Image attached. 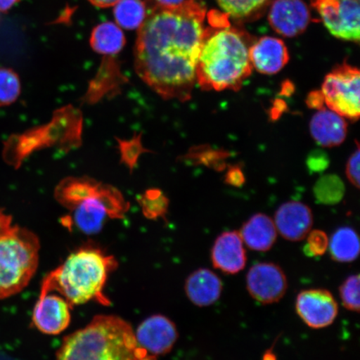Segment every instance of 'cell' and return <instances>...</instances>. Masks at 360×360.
I'll return each instance as SVG.
<instances>
[{"instance_id":"cb8c5ba5","label":"cell","mask_w":360,"mask_h":360,"mask_svg":"<svg viewBox=\"0 0 360 360\" xmlns=\"http://www.w3.org/2000/svg\"><path fill=\"white\" fill-rule=\"evenodd\" d=\"M19 76L11 69L0 67V106L11 105L20 96Z\"/></svg>"},{"instance_id":"f1b7e54d","label":"cell","mask_w":360,"mask_h":360,"mask_svg":"<svg viewBox=\"0 0 360 360\" xmlns=\"http://www.w3.org/2000/svg\"><path fill=\"white\" fill-rule=\"evenodd\" d=\"M330 160L326 152L314 150L309 154L307 159V166L311 173H321L328 168Z\"/></svg>"},{"instance_id":"7a4b0ae2","label":"cell","mask_w":360,"mask_h":360,"mask_svg":"<svg viewBox=\"0 0 360 360\" xmlns=\"http://www.w3.org/2000/svg\"><path fill=\"white\" fill-rule=\"evenodd\" d=\"M250 44L245 36L225 27L207 30L196 67V81L205 91L240 89L252 73Z\"/></svg>"},{"instance_id":"d6a6232c","label":"cell","mask_w":360,"mask_h":360,"mask_svg":"<svg viewBox=\"0 0 360 360\" xmlns=\"http://www.w3.org/2000/svg\"><path fill=\"white\" fill-rule=\"evenodd\" d=\"M12 225V217L11 215H8L3 212V210L0 209V231H4Z\"/></svg>"},{"instance_id":"7c38bea8","label":"cell","mask_w":360,"mask_h":360,"mask_svg":"<svg viewBox=\"0 0 360 360\" xmlns=\"http://www.w3.org/2000/svg\"><path fill=\"white\" fill-rule=\"evenodd\" d=\"M72 306L61 295L40 294L33 312V323L44 334L56 335L70 326Z\"/></svg>"},{"instance_id":"1f68e13d","label":"cell","mask_w":360,"mask_h":360,"mask_svg":"<svg viewBox=\"0 0 360 360\" xmlns=\"http://www.w3.org/2000/svg\"><path fill=\"white\" fill-rule=\"evenodd\" d=\"M306 103L310 109L319 110L326 108L325 98L321 91H313L309 94Z\"/></svg>"},{"instance_id":"8fae6325","label":"cell","mask_w":360,"mask_h":360,"mask_svg":"<svg viewBox=\"0 0 360 360\" xmlns=\"http://www.w3.org/2000/svg\"><path fill=\"white\" fill-rule=\"evenodd\" d=\"M134 335L139 347L156 358L169 353L179 336L174 323L160 314L153 315L143 321Z\"/></svg>"},{"instance_id":"7402d4cb","label":"cell","mask_w":360,"mask_h":360,"mask_svg":"<svg viewBox=\"0 0 360 360\" xmlns=\"http://www.w3.org/2000/svg\"><path fill=\"white\" fill-rule=\"evenodd\" d=\"M147 15V4L143 0H120L115 6L117 24L129 30L139 29Z\"/></svg>"},{"instance_id":"83f0119b","label":"cell","mask_w":360,"mask_h":360,"mask_svg":"<svg viewBox=\"0 0 360 360\" xmlns=\"http://www.w3.org/2000/svg\"><path fill=\"white\" fill-rule=\"evenodd\" d=\"M195 154L197 160H200V163L207 166H213L214 168L220 167V170L224 168V160L228 156L226 152L214 150L209 148H205L201 152L195 153Z\"/></svg>"},{"instance_id":"ba28073f","label":"cell","mask_w":360,"mask_h":360,"mask_svg":"<svg viewBox=\"0 0 360 360\" xmlns=\"http://www.w3.org/2000/svg\"><path fill=\"white\" fill-rule=\"evenodd\" d=\"M311 3L333 35L359 41V0H311Z\"/></svg>"},{"instance_id":"5bb4252c","label":"cell","mask_w":360,"mask_h":360,"mask_svg":"<svg viewBox=\"0 0 360 360\" xmlns=\"http://www.w3.org/2000/svg\"><path fill=\"white\" fill-rule=\"evenodd\" d=\"M274 224L277 232L285 240H303L313 226L311 210L299 201L285 202L276 211Z\"/></svg>"},{"instance_id":"d6986e66","label":"cell","mask_w":360,"mask_h":360,"mask_svg":"<svg viewBox=\"0 0 360 360\" xmlns=\"http://www.w3.org/2000/svg\"><path fill=\"white\" fill-rule=\"evenodd\" d=\"M240 235L244 244L250 250L266 252L276 242L277 229L269 216L257 214L243 225Z\"/></svg>"},{"instance_id":"6da1fadb","label":"cell","mask_w":360,"mask_h":360,"mask_svg":"<svg viewBox=\"0 0 360 360\" xmlns=\"http://www.w3.org/2000/svg\"><path fill=\"white\" fill-rule=\"evenodd\" d=\"M146 4L147 15L135 44V70L165 100H191L207 34L205 6L200 0H186L174 7Z\"/></svg>"},{"instance_id":"d590c367","label":"cell","mask_w":360,"mask_h":360,"mask_svg":"<svg viewBox=\"0 0 360 360\" xmlns=\"http://www.w3.org/2000/svg\"><path fill=\"white\" fill-rule=\"evenodd\" d=\"M20 0H0V11L6 12L11 8Z\"/></svg>"},{"instance_id":"d4e9b609","label":"cell","mask_w":360,"mask_h":360,"mask_svg":"<svg viewBox=\"0 0 360 360\" xmlns=\"http://www.w3.org/2000/svg\"><path fill=\"white\" fill-rule=\"evenodd\" d=\"M217 1L228 15L240 19L260 10L269 0H217Z\"/></svg>"},{"instance_id":"f546056e","label":"cell","mask_w":360,"mask_h":360,"mask_svg":"<svg viewBox=\"0 0 360 360\" xmlns=\"http://www.w3.org/2000/svg\"><path fill=\"white\" fill-rule=\"evenodd\" d=\"M359 146L349 157L347 167H346V175L349 182L356 188L359 187Z\"/></svg>"},{"instance_id":"52a82bcc","label":"cell","mask_w":360,"mask_h":360,"mask_svg":"<svg viewBox=\"0 0 360 360\" xmlns=\"http://www.w3.org/2000/svg\"><path fill=\"white\" fill-rule=\"evenodd\" d=\"M359 89V70L345 63L326 76L321 92L328 109L355 121L360 114Z\"/></svg>"},{"instance_id":"4316f807","label":"cell","mask_w":360,"mask_h":360,"mask_svg":"<svg viewBox=\"0 0 360 360\" xmlns=\"http://www.w3.org/2000/svg\"><path fill=\"white\" fill-rule=\"evenodd\" d=\"M328 248V238L326 233L317 229L309 233L304 252L309 257H317V256L325 255Z\"/></svg>"},{"instance_id":"8992f818","label":"cell","mask_w":360,"mask_h":360,"mask_svg":"<svg viewBox=\"0 0 360 360\" xmlns=\"http://www.w3.org/2000/svg\"><path fill=\"white\" fill-rule=\"evenodd\" d=\"M39 241L34 233L19 226L0 231V300L25 289L39 264Z\"/></svg>"},{"instance_id":"30bf717a","label":"cell","mask_w":360,"mask_h":360,"mask_svg":"<svg viewBox=\"0 0 360 360\" xmlns=\"http://www.w3.org/2000/svg\"><path fill=\"white\" fill-rule=\"evenodd\" d=\"M295 307L300 319L312 328L330 326L339 311L334 296L323 289L301 291L297 296Z\"/></svg>"},{"instance_id":"2e32d148","label":"cell","mask_w":360,"mask_h":360,"mask_svg":"<svg viewBox=\"0 0 360 360\" xmlns=\"http://www.w3.org/2000/svg\"><path fill=\"white\" fill-rule=\"evenodd\" d=\"M252 67L264 75H276L290 60V53L281 39L263 37L250 48Z\"/></svg>"},{"instance_id":"4dcf8cb0","label":"cell","mask_w":360,"mask_h":360,"mask_svg":"<svg viewBox=\"0 0 360 360\" xmlns=\"http://www.w3.org/2000/svg\"><path fill=\"white\" fill-rule=\"evenodd\" d=\"M226 183L231 186L240 187L245 183V176L242 170L237 166H233L228 170L226 176H225Z\"/></svg>"},{"instance_id":"836d02e7","label":"cell","mask_w":360,"mask_h":360,"mask_svg":"<svg viewBox=\"0 0 360 360\" xmlns=\"http://www.w3.org/2000/svg\"><path fill=\"white\" fill-rule=\"evenodd\" d=\"M93 6L98 8H109L115 6L120 0H89Z\"/></svg>"},{"instance_id":"ac0fdd59","label":"cell","mask_w":360,"mask_h":360,"mask_svg":"<svg viewBox=\"0 0 360 360\" xmlns=\"http://www.w3.org/2000/svg\"><path fill=\"white\" fill-rule=\"evenodd\" d=\"M186 295L193 304L208 307L217 302L222 295L223 283L218 276L208 269H199L187 278Z\"/></svg>"},{"instance_id":"3957f363","label":"cell","mask_w":360,"mask_h":360,"mask_svg":"<svg viewBox=\"0 0 360 360\" xmlns=\"http://www.w3.org/2000/svg\"><path fill=\"white\" fill-rule=\"evenodd\" d=\"M56 360H157L139 347L129 323L112 315H98L67 336Z\"/></svg>"},{"instance_id":"4fadbf2b","label":"cell","mask_w":360,"mask_h":360,"mask_svg":"<svg viewBox=\"0 0 360 360\" xmlns=\"http://www.w3.org/2000/svg\"><path fill=\"white\" fill-rule=\"evenodd\" d=\"M273 30L285 37H295L307 29L310 12L303 0H274L269 13Z\"/></svg>"},{"instance_id":"e575fe53","label":"cell","mask_w":360,"mask_h":360,"mask_svg":"<svg viewBox=\"0 0 360 360\" xmlns=\"http://www.w3.org/2000/svg\"><path fill=\"white\" fill-rule=\"evenodd\" d=\"M186 0H154V2L164 7H174L183 4Z\"/></svg>"},{"instance_id":"603a6c76","label":"cell","mask_w":360,"mask_h":360,"mask_svg":"<svg viewBox=\"0 0 360 360\" xmlns=\"http://www.w3.org/2000/svg\"><path fill=\"white\" fill-rule=\"evenodd\" d=\"M314 196L323 205H336L343 199L345 184L335 174H328L319 179L314 188Z\"/></svg>"},{"instance_id":"484cf974","label":"cell","mask_w":360,"mask_h":360,"mask_svg":"<svg viewBox=\"0 0 360 360\" xmlns=\"http://www.w3.org/2000/svg\"><path fill=\"white\" fill-rule=\"evenodd\" d=\"M340 296L345 309L359 312V274H354L346 278L340 287Z\"/></svg>"},{"instance_id":"277c9868","label":"cell","mask_w":360,"mask_h":360,"mask_svg":"<svg viewBox=\"0 0 360 360\" xmlns=\"http://www.w3.org/2000/svg\"><path fill=\"white\" fill-rule=\"evenodd\" d=\"M116 266L112 256L94 248H83L44 278L40 294L57 291L71 306L91 300L109 304L103 290L108 276Z\"/></svg>"},{"instance_id":"44dd1931","label":"cell","mask_w":360,"mask_h":360,"mask_svg":"<svg viewBox=\"0 0 360 360\" xmlns=\"http://www.w3.org/2000/svg\"><path fill=\"white\" fill-rule=\"evenodd\" d=\"M333 259L340 263L353 262L359 254V240L357 233L349 226L341 227L333 233L328 241Z\"/></svg>"},{"instance_id":"e0dca14e","label":"cell","mask_w":360,"mask_h":360,"mask_svg":"<svg viewBox=\"0 0 360 360\" xmlns=\"http://www.w3.org/2000/svg\"><path fill=\"white\" fill-rule=\"evenodd\" d=\"M309 129L319 146L331 148L340 146L345 141L348 124L344 117L323 108L312 117Z\"/></svg>"},{"instance_id":"9c48e42d","label":"cell","mask_w":360,"mask_h":360,"mask_svg":"<svg viewBox=\"0 0 360 360\" xmlns=\"http://www.w3.org/2000/svg\"><path fill=\"white\" fill-rule=\"evenodd\" d=\"M246 285L252 298L263 304L278 302L288 289L285 272L274 263H259L252 266L247 274Z\"/></svg>"},{"instance_id":"ffe728a7","label":"cell","mask_w":360,"mask_h":360,"mask_svg":"<svg viewBox=\"0 0 360 360\" xmlns=\"http://www.w3.org/2000/svg\"><path fill=\"white\" fill-rule=\"evenodd\" d=\"M126 43L123 31L112 22L98 25L92 31L90 45L94 51L107 56L118 55Z\"/></svg>"},{"instance_id":"5b68a950","label":"cell","mask_w":360,"mask_h":360,"mask_svg":"<svg viewBox=\"0 0 360 360\" xmlns=\"http://www.w3.org/2000/svg\"><path fill=\"white\" fill-rule=\"evenodd\" d=\"M57 195L62 202L73 209L76 226L86 235L100 232L107 217H120L125 210L118 192L87 179L63 182Z\"/></svg>"},{"instance_id":"9a60e30c","label":"cell","mask_w":360,"mask_h":360,"mask_svg":"<svg viewBox=\"0 0 360 360\" xmlns=\"http://www.w3.org/2000/svg\"><path fill=\"white\" fill-rule=\"evenodd\" d=\"M211 259L214 267L229 274H236L245 269L247 257L240 233L224 232L216 238Z\"/></svg>"}]
</instances>
